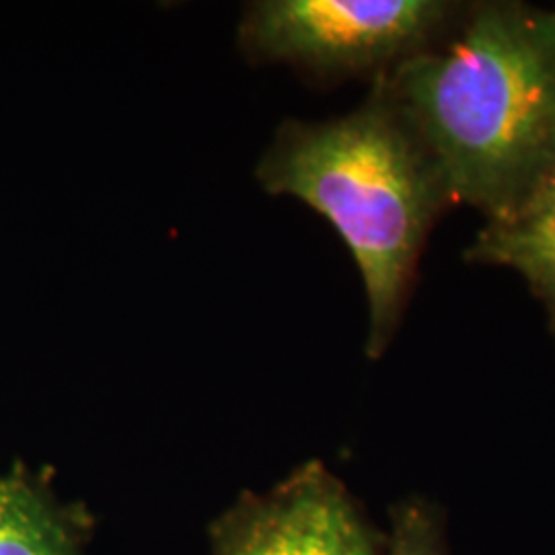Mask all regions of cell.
I'll list each match as a JSON object with an SVG mask.
<instances>
[{
    "label": "cell",
    "instance_id": "8992f818",
    "mask_svg": "<svg viewBox=\"0 0 555 555\" xmlns=\"http://www.w3.org/2000/svg\"><path fill=\"white\" fill-rule=\"evenodd\" d=\"M463 259L522 278L545 311L555 344V176L511 219L486 222Z\"/></svg>",
    "mask_w": 555,
    "mask_h": 555
},
{
    "label": "cell",
    "instance_id": "6da1fadb",
    "mask_svg": "<svg viewBox=\"0 0 555 555\" xmlns=\"http://www.w3.org/2000/svg\"><path fill=\"white\" fill-rule=\"evenodd\" d=\"M459 206L511 219L555 176V9L474 0L455 34L383 77Z\"/></svg>",
    "mask_w": 555,
    "mask_h": 555
},
{
    "label": "cell",
    "instance_id": "7a4b0ae2",
    "mask_svg": "<svg viewBox=\"0 0 555 555\" xmlns=\"http://www.w3.org/2000/svg\"><path fill=\"white\" fill-rule=\"evenodd\" d=\"M256 179L315 210L346 243L369 305L364 350L378 360L403 323L428 238L459 206L430 146L377 79L344 116L282 121Z\"/></svg>",
    "mask_w": 555,
    "mask_h": 555
},
{
    "label": "cell",
    "instance_id": "3957f363",
    "mask_svg": "<svg viewBox=\"0 0 555 555\" xmlns=\"http://www.w3.org/2000/svg\"><path fill=\"white\" fill-rule=\"evenodd\" d=\"M465 0H258L243 9L237 46L254 66L282 64L313 87L375 82L449 40Z\"/></svg>",
    "mask_w": 555,
    "mask_h": 555
},
{
    "label": "cell",
    "instance_id": "277c9868",
    "mask_svg": "<svg viewBox=\"0 0 555 555\" xmlns=\"http://www.w3.org/2000/svg\"><path fill=\"white\" fill-rule=\"evenodd\" d=\"M215 555H385L387 533L321 461L243 492L208 527Z\"/></svg>",
    "mask_w": 555,
    "mask_h": 555
},
{
    "label": "cell",
    "instance_id": "5b68a950",
    "mask_svg": "<svg viewBox=\"0 0 555 555\" xmlns=\"http://www.w3.org/2000/svg\"><path fill=\"white\" fill-rule=\"evenodd\" d=\"M93 535L89 508L62 500L50 472L0 469V555H91Z\"/></svg>",
    "mask_w": 555,
    "mask_h": 555
},
{
    "label": "cell",
    "instance_id": "52a82bcc",
    "mask_svg": "<svg viewBox=\"0 0 555 555\" xmlns=\"http://www.w3.org/2000/svg\"><path fill=\"white\" fill-rule=\"evenodd\" d=\"M385 555H451L447 522L438 504L408 498L391 508Z\"/></svg>",
    "mask_w": 555,
    "mask_h": 555
}]
</instances>
